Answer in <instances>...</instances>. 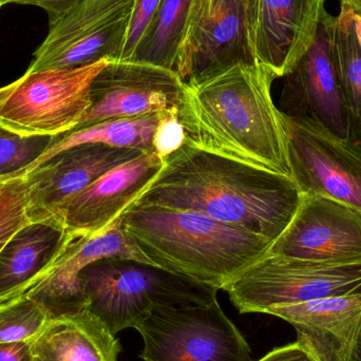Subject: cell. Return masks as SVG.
Returning <instances> with one entry per match:
<instances>
[{"mask_svg":"<svg viewBox=\"0 0 361 361\" xmlns=\"http://www.w3.org/2000/svg\"><path fill=\"white\" fill-rule=\"evenodd\" d=\"M275 80L254 63L184 82L178 118L185 141L293 179L286 116L271 97Z\"/></svg>","mask_w":361,"mask_h":361,"instance_id":"6da1fadb","label":"cell"},{"mask_svg":"<svg viewBox=\"0 0 361 361\" xmlns=\"http://www.w3.org/2000/svg\"><path fill=\"white\" fill-rule=\"evenodd\" d=\"M163 160L160 175L133 204L195 210L274 242L300 203L294 180L187 141Z\"/></svg>","mask_w":361,"mask_h":361,"instance_id":"7a4b0ae2","label":"cell"},{"mask_svg":"<svg viewBox=\"0 0 361 361\" xmlns=\"http://www.w3.org/2000/svg\"><path fill=\"white\" fill-rule=\"evenodd\" d=\"M123 228L156 267L224 290L262 258L271 240L195 210L133 204Z\"/></svg>","mask_w":361,"mask_h":361,"instance_id":"3957f363","label":"cell"},{"mask_svg":"<svg viewBox=\"0 0 361 361\" xmlns=\"http://www.w3.org/2000/svg\"><path fill=\"white\" fill-rule=\"evenodd\" d=\"M87 310L114 335L133 328L157 307L206 305L219 290L166 269L125 259H104L80 274Z\"/></svg>","mask_w":361,"mask_h":361,"instance_id":"277c9868","label":"cell"},{"mask_svg":"<svg viewBox=\"0 0 361 361\" xmlns=\"http://www.w3.org/2000/svg\"><path fill=\"white\" fill-rule=\"evenodd\" d=\"M109 61L74 69L27 71L0 88V128L23 137L73 130L90 106L91 82Z\"/></svg>","mask_w":361,"mask_h":361,"instance_id":"5b68a950","label":"cell"},{"mask_svg":"<svg viewBox=\"0 0 361 361\" xmlns=\"http://www.w3.org/2000/svg\"><path fill=\"white\" fill-rule=\"evenodd\" d=\"M241 314L361 293V265H328L267 252L224 288Z\"/></svg>","mask_w":361,"mask_h":361,"instance_id":"8992f818","label":"cell"},{"mask_svg":"<svg viewBox=\"0 0 361 361\" xmlns=\"http://www.w3.org/2000/svg\"><path fill=\"white\" fill-rule=\"evenodd\" d=\"M145 361H254L240 331L218 301L157 307L137 326Z\"/></svg>","mask_w":361,"mask_h":361,"instance_id":"52a82bcc","label":"cell"},{"mask_svg":"<svg viewBox=\"0 0 361 361\" xmlns=\"http://www.w3.org/2000/svg\"><path fill=\"white\" fill-rule=\"evenodd\" d=\"M135 0H80L49 23L27 71L74 69L120 61Z\"/></svg>","mask_w":361,"mask_h":361,"instance_id":"ba28073f","label":"cell"},{"mask_svg":"<svg viewBox=\"0 0 361 361\" xmlns=\"http://www.w3.org/2000/svg\"><path fill=\"white\" fill-rule=\"evenodd\" d=\"M286 118L293 180L301 193L361 210L360 144L337 137L311 118Z\"/></svg>","mask_w":361,"mask_h":361,"instance_id":"9c48e42d","label":"cell"},{"mask_svg":"<svg viewBox=\"0 0 361 361\" xmlns=\"http://www.w3.org/2000/svg\"><path fill=\"white\" fill-rule=\"evenodd\" d=\"M254 63L243 0H193L173 69L180 80Z\"/></svg>","mask_w":361,"mask_h":361,"instance_id":"30bf717a","label":"cell"},{"mask_svg":"<svg viewBox=\"0 0 361 361\" xmlns=\"http://www.w3.org/2000/svg\"><path fill=\"white\" fill-rule=\"evenodd\" d=\"M184 82L175 70L137 61H109L92 80L90 106L72 131L111 118L179 114Z\"/></svg>","mask_w":361,"mask_h":361,"instance_id":"8fae6325","label":"cell"},{"mask_svg":"<svg viewBox=\"0 0 361 361\" xmlns=\"http://www.w3.org/2000/svg\"><path fill=\"white\" fill-rule=\"evenodd\" d=\"M269 254L328 265H361V210L301 193L300 203Z\"/></svg>","mask_w":361,"mask_h":361,"instance_id":"7c38bea8","label":"cell"},{"mask_svg":"<svg viewBox=\"0 0 361 361\" xmlns=\"http://www.w3.org/2000/svg\"><path fill=\"white\" fill-rule=\"evenodd\" d=\"M163 166L164 160L157 152L141 154L114 167L59 204L49 219L56 221L75 238L99 233L147 190Z\"/></svg>","mask_w":361,"mask_h":361,"instance_id":"4fadbf2b","label":"cell"},{"mask_svg":"<svg viewBox=\"0 0 361 361\" xmlns=\"http://www.w3.org/2000/svg\"><path fill=\"white\" fill-rule=\"evenodd\" d=\"M121 216L99 233L75 238L46 277L25 294L44 305L52 318L78 313L87 309L86 297L80 280V271L85 267L97 261L111 258L154 265L127 235Z\"/></svg>","mask_w":361,"mask_h":361,"instance_id":"5bb4252c","label":"cell"},{"mask_svg":"<svg viewBox=\"0 0 361 361\" xmlns=\"http://www.w3.org/2000/svg\"><path fill=\"white\" fill-rule=\"evenodd\" d=\"M146 154L133 148L82 144L59 152L25 173L27 216L31 222L50 218L55 208L114 167Z\"/></svg>","mask_w":361,"mask_h":361,"instance_id":"9a60e30c","label":"cell"},{"mask_svg":"<svg viewBox=\"0 0 361 361\" xmlns=\"http://www.w3.org/2000/svg\"><path fill=\"white\" fill-rule=\"evenodd\" d=\"M282 78V114L311 118L337 137L350 139L349 114L322 21L311 48Z\"/></svg>","mask_w":361,"mask_h":361,"instance_id":"2e32d148","label":"cell"},{"mask_svg":"<svg viewBox=\"0 0 361 361\" xmlns=\"http://www.w3.org/2000/svg\"><path fill=\"white\" fill-rule=\"evenodd\" d=\"M267 314L292 324L297 343L316 361H350L361 332V293L275 307Z\"/></svg>","mask_w":361,"mask_h":361,"instance_id":"e0dca14e","label":"cell"},{"mask_svg":"<svg viewBox=\"0 0 361 361\" xmlns=\"http://www.w3.org/2000/svg\"><path fill=\"white\" fill-rule=\"evenodd\" d=\"M326 0H260L254 36L257 61L284 78L317 34Z\"/></svg>","mask_w":361,"mask_h":361,"instance_id":"ac0fdd59","label":"cell"},{"mask_svg":"<svg viewBox=\"0 0 361 361\" xmlns=\"http://www.w3.org/2000/svg\"><path fill=\"white\" fill-rule=\"evenodd\" d=\"M74 239L53 219L19 229L0 250V303L25 294L44 279Z\"/></svg>","mask_w":361,"mask_h":361,"instance_id":"d6986e66","label":"cell"},{"mask_svg":"<svg viewBox=\"0 0 361 361\" xmlns=\"http://www.w3.org/2000/svg\"><path fill=\"white\" fill-rule=\"evenodd\" d=\"M30 345L39 361H118L122 352L116 335L87 309L53 318Z\"/></svg>","mask_w":361,"mask_h":361,"instance_id":"ffe728a7","label":"cell"},{"mask_svg":"<svg viewBox=\"0 0 361 361\" xmlns=\"http://www.w3.org/2000/svg\"><path fill=\"white\" fill-rule=\"evenodd\" d=\"M322 23L349 114L350 140L361 145V16L341 4L338 15L324 11Z\"/></svg>","mask_w":361,"mask_h":361,"instance_id":"44dd1931","label":"cell"},{"mask_svg":"<svg viewBox=\"0 0 361 361\" xmlns=\"http://www.w3.org/2000/svg\"><path fill=\"white\" fill-rule=\"evenodd\" d=\"M169 114V112H159L133 118H111L80 130L55 135L51 147L27 171L39 166L59 152L82 144H105L114 147L154 152V135Z\"/></svg>","mask_w":361,"mask_h":361,"instance_id":"7402d4cb","label":"cell"},{"mask_svg":"<svg viewBox=\"0 0 361 361\" xmlns=\"http://www.w3.org/2000/svg\"><path fill=\"white\" fill-rule=\"evenodd\" d=\"M193 0H162L130 59L175 69Z\"/></svg>","mask_w":361,"mask_h":361,"instance_id":"603a6c76","label":"cell"},{"mask_svg":"<svg viewBox=\"0 0 361 361\" xmlns=\"http://www.w3.org/2000/svg\"><path fill=\"white\" fill-rule=\"evenodd\" d=\"M53 319L42 303L27 294L0 303V345L35 338Z\"/></svg>","mask_w":361,"mask_h":361,"instance_id":"cb8c5ba5","label":"cell"},{"mask_svg":"<svg viewBox=\"0 0 361 361\" xmlns=\"http://www.w3.org/2000/svg\"><path fill=\"white\" fill-rule=\"evenodd\" d=\"M55 137H23L0 128V178L18 176L27 169L51 147Z\"/></svg>","mask_w":361,"mask_h":361,"instance_id":"d4e9b609","label":"cell"},{"mask_svg":"<svg viewBox=\"0 0 361 361\" xmlns=\"http://www.w3.org/2000/svg\"><path fill=\"white\" fill-rule=\"evenodd\" d=\"M27 183L25 175L13 180L0 190V250L27 223Z\"/></svg>","mask_w":361,"mask_h":361,"instance_id":"484cf974","label":"cell"},{"mask_svg":"<svg viewBox=\"0 0 361 361\" xmlns=\"http://www.w3.org/2000/svg\"><path fill=\"white\" fill-rule=\"evenodd\" d=\"M162 0H135L133 16L129 25L128 34L123 49L120 61H129L137 48L142 36L145 33L150 21L156 14L157 8Z\"/></svg>","mask_w":361,"mask_h":361,"instance_id":"4316f807","label":"cell"},{"mask_svg":"<svg viewBox=\"0 0 361 361\" xmlns=\"http://www.w3.org/2000/svg\"><path fill=\"white\" fill-rule=\"evenodd\" d=\"M179 114H169L161 123L154 139V149L161 158H166L184 143L185 135Z\"/></svg>","mask_w":361,"mask_h":361,"instance_id":"83f0119b","label":"cell"},{"mask_svg":"<svg viewBox=\"0 0 361 361\" xmlns=\"http://www.w3.org/2000/svg\"><path fill=\"white\" fill-rule=\"evenodd\" d=\"M257 361H316L311 353L298 343L277 348Z\"/></svg>","mask_w":361,"mask_h":361,"instance_id":"f1b7e54d","label":"cell"},{"mask_svg":"<svg viewBox=\"0 0 361 361\" xmlns=\"http://www.w3.org/2000/svg\"><path fill=\"white\" fill-rule=\"evenodd\" d=\"M78 1L80 0H10L8 4H27L42 8L48 14L49 23H52Z\"/></svg>","mask_w":361,"mask_h":361,"instance_id":"f546056e","label":"cell"},{"mask_svg":"<svg viewBox=\"0 0 361 361\" xmlns=\"http://www.w3.org/2000/svg\"><path fill=\"white\" fill-rule=\"evenodd\" d=\"M30 341L1 343L0 361H34Z\"/></svg>","mask_w":361,"mask_h":361,"instance_id":"4dcf8cb0","label":"cell"},{"mask_svg":"<svg viewBox=\"0 0 361 361\" xmlns=\"http://www.w3.org/2000/svg\"><path fill=\"white\" fill-rule=\"evenodd\" d=\"M243 2L244 6H245L246 19H247L250 39H252V48H254L255 29H256L257 15H258L260 0H243Z\"/></svg>","mask_w":361,"mask_h":361,"instance_id":"1f68e13d","label":"cell"},{"mask_svg":"<svg viewBox=\"0 0 361 361\" xmlns=\"http://www.w3.org/2000/svg\"><path fill=\"white\" fill-rule=\"evenodd\" d=\"M341 4L349 6L361 16V0H341Z\"/></svg>","mask_w":361,"mask_h":361,"instance_id":"d6a6232c","label":"cell"},{"mask_svg":"<svg viewBox=\"0 0 361 361\" xmlns=\"http://www.w3.org/2000/svg\"><path fill=\"white\" fill-rule=\"evenodd\" d=\"M350 361H361V332L360 337H358L357 343H356L355 349H354L353 354Z\"/></svg>","mask_w":361,"mask_h":361,"instance_id":"836d02e7","label":"cell"},{"mask_svg":"<svg viewBox=\"0 0 361 361\" xmlns=\"http://www.w3.org/2000/svg\"><path fill=\"white\" fill-rule=\"evenodd\" d=\"M23 175H25V173H23V175L8 176V177L0 178V190H1L6 185H8V183L12 182L13 180L17 179V178L21 177V176Z\"/></svg>","mask_w":361,"mask_h":361,"instance_id":"e575fe53","label":"cell"},{"mask_svg":"<svg viewBox=\"0 0 361 361\" xmlns=\"http://www.w3.org/2000/svg\"><path fill=\"white\" fill-rule=\"evenodd\" d=\"M8 1H10V0H0V8L6 4H8Z\"/></svg>","mask_w":361,"mask_h":361,"instance_id":"d590c367","label":"cell"},{"mask_svg":"<svg viewBox=\"0 0 361 361\" xmlns=\"http://www.w3.org/2000/svg\"><path fill=\"white\" fill-rule=\"evenodd\" d=\"M34 361H39L37 360V358H34Z\"/></svg>","mask_w":361,"mask_h":361,"instance_id":"8d00e7d4","label":"cell"}]
</instances>
